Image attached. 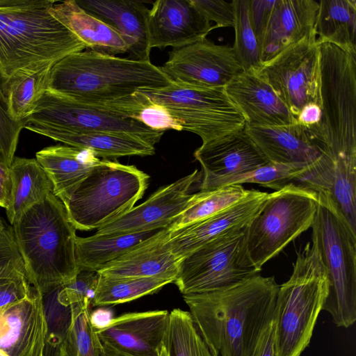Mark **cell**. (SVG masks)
Here are the masks:
<instances>
[{
  "instance_id": "obj_6",
  "label": "cell",
  "mask_w": 356,
  "mask_h": 356,
  "mask_svg": "<svg viewBox=\"0 0 356 356\" xmlns=\"http://www.w3.org/2000/svg\"><path fill=\"white\" fill-rule=\"evenodd\" d=\"M318 47L321 115L308 129L322 154L356 159V56L331 43Z\"/></svg>"
},
{
  "instance_id": "obj_19",
  "label": "cell",
  "mask_w": 356,
  "mask_h": 356,
  "mask_svg": "<svg viewBox=\"0 0 356 356\" xmlns=\"http://www.w3.org/2000/svg\"><path fill=\"white\" fill-rule=\"evenodd\" d=\"M269 193L254 190L238 203L209 217L176 230H170L168 243L180 260L204 244L229 232L249 225Z\"/></svg>"
},
{
  "instance_id": "obj_11",
  "label": "cell",
  "mask_w": 356,
  "mask_h": 356,
  "mask_svg": "<svg viewBox=\"0 0 356 356\" xmlns=\"http://www.w3.org/2000/svg\"><path fill=\"white\" fill-rule=\"evenodd\" d=\"M163 107L181 127L202 143L245 127L246 120L224 88H200L172 82L141 91Z\"/></svg>"
},
{
  "instance_id": "obj_9",
  "label": "cell",
  "mask_w": 356,
  "mask_h": 356,
  "mask_svg": "<svg viewBox=\"0 0 356 356\" xmlns=\"http://www.w3.org/2000/svg\"><path fill=\"white\" fill-rule=\"evenodd\" d=\"M316 207V194L294 183L269 193L248 226V251L257 268L261 270L266 262L312 227Z\"/></svg>"
},
{
  "instance_id": "obj_18",
  "label": "cell",
  "mask_w": 356,
  "mask_h": 356,
  "mask_svg": "<svg viewBox=\"0 0 356 356\" xmlns=\"http://www.w3.org/2000/svg\"><path fill=\"white\" fill-rule=\"evenodd\" d=\"M150 48L182 47L203 38L214 29L191 0H158L147 16Z\"/></svg>"
},
{
  "instance_id": "obj_24",
  "label": "cell",
  "mask_w": 356,
  "mask_h": 356,
  "mask_svg": "<svg viewBox=\"0 0 356 356\" xmlns=\"http://www.w3.org/2000/svg\"><path fill=\"white\" fill-rule=\"evenodd\" d=\"M318 9L315 0H276L259 44L261 63L312 34Z\"/></svg>"
},
{
  "instance_id": "obj_42",
  "label": "cell",
  "mask_w": 356,
  "mask_h": 356,
  "mask_svg": "<svg viewBox=\"0 0 356 356\" xmlns=\"http://www.w3.org/2000/svg\"><path fill=\"white\" fill-rule=\"evenodd\" d=\"M193 6L209 22L213 28L234 27L235 7L234 0H191Z\"/></svg>"
},
{
  "instance_id": "obj_15",
  "label": "cell",
  "mask_w": 356,
  "mask_h": 356,
  "mask_svg": "<svg viewBox=\"0 0 356 356\" xmlns=\"http://www.w3.org/2000/svg\"><path fill=\"white\" fill-rule=\"evenodd\" d=\"M202 172L192 173L160 188L142 204L97 229V236H115L166 227L186 209L193 194V186Z\"/></svg>"
},
{
  "instance_id": "obj_16",
  "label": "cell",
  "mask_w": 356,
  "mask_h": 356,
  "mask_svg": "<svg viewBox=\"0 0 356 356\" xmlns=\"http://www.w3.org/2000/svg\"><path fill=\"white\" fill-rule=\"evenodd\" d=\"M48 333L42 293L0 307V355L43 356Z\"/></svg>"
},
{
  "instance_id": "obj_1",
  "label": "cell",
  "mask_w": 356,
  "mask_h": 356,
  "mask_svg": "<svg viewBox=\"0 0 356 356\" xmlns=\"http://www.w3.org/2000/svg\"><path fill=\"white\" fill-rule=\"evenodd\" d=\"M278 285L257 275L236 286L183 295L200 334L218 356H252L273 320Z\"/></svg>"
},
{
  "instance_id": "obj_48",
  "label": "cell",
  "mask_w": 356,
  "mask_h": 356,
  "mask_svg": "<svg viewBox=\"0 0 356 356\" xmlns=\"http://www.w3.org/2000/svg\"><path fill=\"white\" fill-rule=\"evenodd\" d=\"M99 356H124V355L101 348ZM161 356H167L165 351L163 348V346H162V350H161Z\"/></svg>"
},
{
  "instance_id": "obj_4",
  "label": "cell",
  "mask_w": 356,
  "mask_h": 356,
  "mask_svg": "<svg viewBox=\"0 0 356 356\" xmlns=\"http://www.w3.org/2000/svg\"><path fill=\"white\" fill-rule=\"evenodd\" d=\"M171 83L161 67L150 61L86 50L70 54L52 66L47 89L86 103L104 105Z\"/></svg>"
},
{
  "instance_id": "obj_34",
  "label": "cell",
  "mask_w": 356,
  "mask_h": 356,
  "mask_svg": "<svg viewBox=\"0 0 356 356\" xmlns=\"http://www.w3.org/2000/svg\"><path fill=\"white\" fill-rule=\"evenodd\" d=\"M308 168L299 165L268 162L245 172L201 181L200 188V191H204L225 186L250 183L278 191L289 183L296 184L306 173Z\"/></svg>"
},
{
  "instance_id": "obj_31",
  "label": "cell",
  "mask_w": 356,
  "mask_h": 356,
  "mask_svg": "<svg viewBox=\"0 0 356 356\" xmlns=\"http://www.w3.org/2000/svg\"><path fill=\"white\" fill-rule=\"evenodd\" d=\"M314 31L318 44L331 43L356 56V1H319Z\"/></svg>"
},
{
  "instance_id": "obj_25",
  "label": "cell",
  "mask_w": 356,
  "mask_h": 356,
  "mask_svg": "<svg viewBox=\"0 0 356 356\" xmlns=\"http://www.w3.org/2000/svg\"><path fill=\"white\" fill-rule=\"evenodd\" d=\"M170 226L157 236L110 262L97 271L98 273L113 278L161 277L174 282L181 260L172 253L169 245Z\"/></svg>"
},
{
  "instance_id": "obj_22",
  "label": "cell",
  "mask_w": 356,
  "mask_h": 356,
  "mask_svg": "<svg viewBox=\"0 0 356 356\" xmlns=\"http://www.w3.org/2000/svg\"><path fill=\"white\" fill-rule=\"evenodd\" d=\"M245 128L269 162L313 167L321 156L318 141L298 122L273 127L245 124Z\"/></svg>"
},
{
  "instance_id": "obj_2",
  "label": "cell",
  "mask_w": 356,
  "mask_h": 356,
  "mask_svg": "<svg viewBox=\"0 0 356 356\" xmlns=\"http://www.w3.org/2000/svg\"><path fill=\"white\" fill-rule=\"evenodd\" d=\"M56 1L0 0V95L6 104L15 82L87 49L51 13Z\"/></svg>"
},
{
  "instance_id": "obj_5",
  "label": "cell",
  "mask_w": 356,
  "mask_h": 356,
  "mask_svg": "<svg viewBox=\"0 0 356 356\" xmlns=\"http://www.w3.org/2000/svg\"><path fill=\"white\" fill-rule=\"evenodd\" d=\"M330 288L319 251L309 242L297 252L291 275L279 287L273 316L275 356H300L309 343Z\"/></svg>"
},
{
  "instance_id": "obj_7",
  "label": "cell",
  "mask_w": 356,
  "mask_h": 356,
  "mask_svg": "<svg viewBox=\"0 0 356 356\" xmlns=\"http://www.w3.org/2000/svg\"><path fill=\"white\" fill-rule=\"evenodd\" d=\"M312 242L327 270L330 288L322 310L338 327L356 321V232L327 195L316 194Z\"/></svg>"
},
{
  "instance_id": "obj_50",
  "label": "cell",
  "mask_w": 356,
  "mask_h": 356,
  "mask_svg": "<svg viewBox=\"0 0 356 356\" xmlns=\"http://www.w3.org/2000/svg\"><path fill=\"white\" fill-rule=\"evenodd\" d=\"M0 161L3 163V158H2V156L1 154V152H0ZM5 164V163H4Z\"/></svg>"
},
{
  "instance_id": "obj_14",
  "label": "cell",
  "mask_w": 356,
  "mask_h": 356,
  "mask_svg": "<svg viewBox=\"0 0 356 356\" xmlns=\"http://www.w3.org/2000/svg\"><path fill=\"white\" fill-rule=\"evenodd\" d=\"M161 68L172 82L200 88H225L244 71L232 47L207 38L174 48Z\"/></svg>"
},
{
  "instance_id": "obj_8",
  "label": "cell",
  "mask_w": 356,
  "mask_h": 356,
  "mask_svg": "<svg viewBox=\"0 0 356 356\" xmlns=\"http://www.w3.org/2000/svg\"><path fill=\"white\" fill-rule=\"evenodd\" d=\"M148 181L135 165L100 160L63 203L76 229H97L132 209Z\"/></svg>"
},
{
  "instance_id": "obj_27",
  "label": "cell",
  "mask_w": 356,
  "mask_h": 356,
  "mask_svg": "<svg viewBox=\"0 0 356 356\" xmlns=\"http://www.w3.org/2000/svg\"><path fill=\"white\" fill-rule=\"evenodd\" d=\"M35 159L51 181L54 195L62 202L100 161L90 150L61 145L43 148Z\"/></svg>"
},
{
  "instance_id": "obj_28",
  "label": "cell",
  "mask_w": 356,
  "mask_h": 356,
  "mask_svg": "<svg viewBox=\"0 0 356 356\" xmlns=\"http://www.w3.org/2000/svg\"><path fill=\"white\" fill-rule=\"evenodd\" d=\"M53 15L73 32L90 50L115 56L128 51L122 37L114 29L86 12L75 1H56Z\"/></svg>"
},
{
  "instance_id": "obj_23",
  "label": "cell",
  "mask_w": 356,
  "mask_h": 356,
  "mask_svg": "<svg viewBox=\"0 0 356 356\" xmlns=\"http://www.w3.org/2000/svg\"><path fill=\"white\" fill-rule=\"evenodd\" d=\"M86 12L114 29L128 47L130 59L150 61L147 16L141 1L75 0Z\"/></svg>"
},
{
  "instance_id": "obj_29",
  "label": "cell",
  "mask_w": 356,
  "mask_h": 356,
  "mask_svg": "<svg viewBox=\"0 0 356 356\" xmlns=\"http://www.w3.org/2000/svg\"><path fill=\"white\" fill-rule=\"evenodd\" d=\"M9 170L10 191L6 211L13 225L24 211L53 193V188L36 159L15 157Z\"/></svg>"
},
{
  "instance_id": "obj_37",
  "label": "cell",
  "mask_w": 356,
  "mask_h": 356,
  "mask_svg": "<svg viewBox=\"0 0 356 356\" xmlns=\"http://www.w3.org/2000/svg\"><path fill=\"white\" fill-rule=\"evenodd\" d=\"M235 40L232 46L244 71L257 70L261 64L257 40L252 29L248 0H234Z\"/></svg>"
},
{
  "instance_id": "obj_30",
  "label": "cell",
  "mask_w": 356,
  "mask_h": 356,
  "mask_svg": "<svg viewBox=\"0 0 356 356\" xmlns=\"http://www.w3.org/2000/svg\"><path fill=\"white\" fill-rule=\"evenodd\" d=\"M166 227L115 236H76L75 254L79 270L97 272L110 262L157 236Z\"/></svg>"
},
{
  "instance_id": "obj_17",
  "label": "cell",
  "mask_w": 356,
  "mask_h": 356,
  "mask_svg": "<svg viewBox=\"0 0 356 356\" xmlns=\"http://www.w3.org/2000/svg\"><path fill=\"white\" fill-rule=\"evenodd\" d=\"M167 310L127 313L96 332L102 348L124 356H161Z\"/></svg>"
},
{
  "instance_id": "obj_41",
  "label": "cell",
  "mask_w": 356,
  "mask_h": 356,
  "mask_svg": "<svg viewBox=\"0 0 356 356\" xmlns=\"http://www.w3.org/2000/svg\"><path fill=\"white\" fill-rule=\"evenodd\" d=\"M24 122H16L10 116L5 101L0 95V152L8 167L15 158Z\"/></svg>"
},
{
  "instance_id": "obj_38",
  "label": "cell",
  "mask_w": 356,
  "mask_h": 356,
  "mask_svg": "<svg viewBox=\"0 0 356 356\" xmlns=\"http://www.w3.org/2000/svg\"><path fill=\"white\" fill-rule=\"evenodd\" d=\"M89 309L74 316L72 324L58 346V356H99L102 348L89 321Z\"/></svg>"
},
{
  "instance_id": "obj_46",
  "label": "cell",
  "mask_w": 356,
  "mask_h": 356,
  "mask_svg": "<svg viewBox=\"0 0 356 356\" xmlns=\"http://www.w3.org/2000/svg\"><path fill=\"white\" fill-rule=\"evenodd\" d=\"M113 318V312L108 307H99L89 314L90 323L95 333L106 327Z\"/></svg>"
},
{
  "instance_id": "obj_20",
  "label": "cell",
  "mask_w": 356,
  "mask_h": 356,
  "mask_svg": "<svg viewBox=\"0 0 356 356\" xmlns=\"http://www.w3.org/2000/svg\"><path fill=\"white\" fill-rule=\"evenodd\" d=\"M194 156L202 167V181L245 172L269 162L245 127L203 143Z\"/></svg>"
},
{
  "instance_id": "obj_44",
  "label": "cell",
  "mask_w": 356,
  "mask_h": 356,
  "mask_svg": "<svg viewBox=\"0 0 356 356\" xmlns=\"http://www.w3.org/2000/svg\"><path fill=\"white\" fill-rule=\"evenodd\" d=\"M34 289L25 276L0 279V307L31 295Z\"/></svg>"
},
{
  "instance_id": "obj_3",
  "label": "cell",
  "mask_w": 356,
  "mask_h": 356,
  "mask_svg": "<svg viewBox=\"0 0 356 356\" xmlns=\"http://www.w3.org/2000/svg\"><path fill=\"white\" fill-rule=\"evenodd\" d=\"M27 278L42 294L74 280L79 272L76 229L53 193L12 225Z\"/></svg>"
},
{
  "instance_id": "obj_35",
  "label": "cell",
  "mask_w": 356,
  "mask_h": 356,
  "mask_svg": "<svg viewBox=\"0 0 356 356\" xmlns=\"http://www.w3.org/2000/svg\"><path fill=\"white\" fill-rule=\"evenodd\" d=\"M173 280L161 277L113 278L99 274L92 307H108L154 293Z\"/></svg>"
},
{
  "instance_id": "obj_33",
  "label": "cell",
  "mask_w": 356,
  "mask_h": 356,
  "mask_svg": "<svg viewBox=\"0 0 356 356\" xmlns=\"http://www.w3.org/2000/svg\"><path fill=\"white\" fill-rule=\"evenodd\" d=\"M254 191V189H245L241 184H234L194 193L188 206L170 225V230L217 213L250 196Z\"/></svg>"
},
{
  "instance_id": "obj_10",
  "label": "cell",
  "mask_w": 356,
  "mask_h": 356,
  "mask_svg": "<svg viewBox=\"0 0 356 356\" xmlns=\"http://www.w3.org/2000/svg\"><path fill=\"white\" fill-rule=\"evenodd\" d=\"M248 227L195 250L179 264L174 283L182 295L228 289L259 275L247 247Z\"/></svg>"
},
{
  "instance_id": "obj_21",
  "label": "cell",
  "mask_w": 356,
  "mask_h": 356,
  "mask_svg": "<svg viewBox=\"0 0 356 356\" xmlns=\"http://www.w3.org/2000/svg\"><path fill=\"white\" fill-rule=\"evenodd\" d=\"M224 89L248 125L273 127L297 122L271 86L254 72L243 71Z\"/></svg>"
},
{
  "instance_id": "obj_49",
  "label": "cell",
  "mask_w": 356,
  "mask_h": 356,
  "mask_svg": "<svg viewBox=\"0 0 356 356\" xmlns=\"http://www.w3.org/2000/svg\"><path fill=\"white\" fill-rule=\"evenodd\" d=\"M43 356H58V353L56 350H44Z\"/></svg>"
},
{
  "instance_id": "obj_32",
  "label": "cell",
  "mask_w": 356,
  "mask_h": 356,
  "mask_svg": "<svg viewBox=\"0 0 356 356\" xmlns=\"http://www.w3.org/2000/svg\"><path fill=\"white\" fill-rule=\"evenodd\" d=\"M162 346L167 356H218L204 339L190 312L180 309L169 312Z\"/></svg>"
},
{
  "instance_id": "obj_36",
  "label": "cell",
  "mask_w": 356,
  "mask_h": 356,
  "mask_svg": "<svg viewBox=\"0 0 356 356\" xmlns=\"http://www.w3.org/2000/svg\"><path fill=\"white\" fill-rule=\"evenodd\" d=\"M52 67L40 70L15 82L6 100L8 112L16 122H24L34 111L38 100L48 88Z\"/></svg>"
},
{
  "instance_id": "obj_26",
  "label": "cell",
  "mask_w": 356,
  "mask_h": 356,
  "mask_svg": "<svg viewBox=\"0 0 356 356\" xmlns=\"http://www.w3.org/2000/svg\"><path fill=\"white\" fill-rule=\"evenodd\" d=\"M24 129L68 146L90 150L97 157L106 160L127 156H151L155 153L154 146L127 133L76 131L31 122H24Z\"/></svg>"
},
{
  "instance_id": "obj_45",
  "label": "cell",
  "mask_w": 356,
  "mask_h": 356,
  "mask_svg": "<svg viewBox=\"0 0 356 356\" xmlns=\"http://www.w3.org/2000/svg\"><path fill=\"white\" fill-rule=\"evenodd\" d=\"M274 322H270L261 333L252 356H275Z\"/></svg>"
},
{
  "instance_id": "obj_43",
  "label": "cell",
  "mask_w": 356,
  "mask_h": 356,
  "mask_svg": "<svg viewBox=\"0 0 356 356\" xmlns=\"http://www.w3.org/2000/svg\"><path fill=\"white\" fill-rule=\"evenodd\" d=\"M276 0H248V15L259 47Z\"/></svg>"
},
{
  "instance_id": "obj_13",
  "label": "cell",
  "mask_w": 356,
  "mask_h": 356,
  "mask_svg": "<svg viewBox=\"0 0 356 356\" xmlns=\"http://www.w3.org/2000/svg\"><path fill=\"white\" fill-rule=\"evenodd\" d=\"M24 122L76 131L127 133L153 146L164 134L104 106L81 102L49 89L43 93L34 111Z\"/></svg>"
},
{
  "instance_id": "obj_47",
  "label": "cell",
  "mask_w": 356,
  "mask_h": 356,
  "mask_svg": "<svg viewBox=\"0 0 356 356\" xmlns=\"http://www.w3.org/2000/svg\"><path fill=\"white\" fill-rule=\"evenodd\" d=\"M10 191V176L9 167L0 161V207L8 206Z\"/></svg>"
},
{
  "instance_id": "obj_12",
  "label": "cell",
  "mask_w": 356,
  "mask_h": 356,
  "mask_svg": "<svg viewBox=\"0 0 356 356\" xmlns=\"http://www.w3.org/2000/svg\"><path fill=\"white\" fill-rule=\"evenodd\" d=\"M254 72L271 86L296 120L305 106H321L319 47L314 32L261 63Z\"/></svg>"
},
{
  "instance_id": "obj_40",
  "label": "cell",
  "mask_w": 356,
  "mask_h": 356,
  "mask_svg": "<svg viewBox=\"0 0 356 356\" xmlns=\"http://www.w3.org/2000/svg\"><path fill=\"white\" fill-rule=\"evenodd\" d=\"M19 276L27 277L26 272L13 228L6 227L0 232V279Z\"/></svg>"
},
{
  "instance_id": "obj_39",
  "label": "cell",
  "mask_w": 356,
  "mask_h": 356,
  "mask_svg": "<svg viewBox=\"0 0 356 356\" xmlns=\"http://www.w3.org/2000/svg\"><path fill=\"white\" fill-rule=\"evenodd\" d=\"M99 280L98 272L80 270L74 280L57 287V298L63 305L90 310Z\"/></svg>"
}]
</instances>
